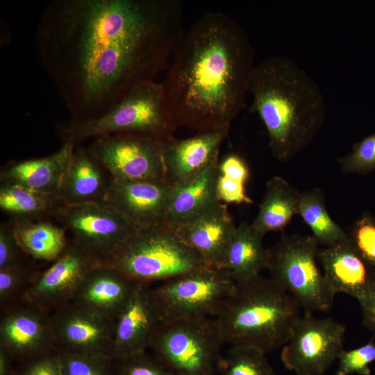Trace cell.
I'll return each instance as SVG.
<instances>
[{
	"instance_id": "1",
	"label": "cell",
	"mask_w": 375,
	"mask_h": 375,
	"mask_svg": "<svg viewBox=\"0 0 375 375\" xmlns=\"http://www.w3.org/2000/svg\"><path fill=\"white\" fill-rule=\"evenodd\" d=\"M183 22L178 0H53L35 44L70 119L87 121L167 68Z\"/></svg>"
},
{
	"instance_id": "2",
	"label": "cell",
	"mask_w": 375,
	"mask_h": 375,
	"mask_svg": "<svg viewBox=\"0 0 375 375\" xmlns=\"http://www.w3.org/2000/svg\"><path fill=\"white\" fill-rule=\"evenodd\" d=\"M246 31L220 12H208L185 31L161 82L176 126L198 133L229 128L244 108L254 64Z\"/></svg>"
},
{
	"instance_id": "3",
	"label": "cell",
	"mask_w": 375,
	"mask_h": 375,
	"mask_svg": "<svg viewBox=\"0 0 375 375\" xmlns=\"http://www.w3.org/2000/svg\"><path fill=\"white\" fill-rule=\"evenodd\" d=\"M251 109L268 134L273 156L288 161L306 148L322 126L326 104L317 83L285 56L255 65L249 82Z\"/></svg>"
},
{
	"instance_id": "4",
	"label": "cell",
	"mask_w": 375,
	"mask_h": 375,
	"mask_svg": "<svg viewBox=\"0 0 375 375\" xmlns=\"http://www.w3.org/2000/svg\"><path fill=\"white\" fill-rule=\"evenodd\" d=\"M300 309L275 281L259 275L235 283L212 317L224 344L267 353L287 343Z\"/></svg>"
},
{
	"instance_id": "5",
	"label": "cell",
	"mask_w": 375,
	"mask_h": 375,
	"mask_svg": "<svg viewBox=\"0 0 375 375\" xmlns=\"http://www.w3.org/2000/svg\"><path fill=\"white\" fill-rule=\"evenodd\" d=\"M176 126L163 94L161 83H142L104 115L90 120L62 122L56 132L63 143L75 146L97 137L133 134L161 141L174 138Z\"/></svg>"
},
{
	"instance_id": "6",
	"label": "cell",
	"mask_w": 375,
	"mask_h": 375,
	"mask_svg": "<svg viewBox=\"0 0 375 375\" xmlns=\"http://www.w3.org/2000/svg\"><path fill=\"white\" fill-rule=\"evenodd\" d=\"M101 262L148 285L210 267L167 224L135 231Z\"/></svg>"
},
{
	"instance_id": "7",
	"label": "cell",
	"mask_w": 375,
	"mask_h": 375,
	"mask_svg": "<svg viewBox=\"0 0 375 375\" xmlns=\"http://www.w3.org/2000/svg\"><path fill=\"white\" fill-rule=\"evenodd\" d=\"M224 344L212 317L162 320L149 344L172 375H215Z\"/></svg>"
},
{
	"instance_id": "8",
	"label": "cell",
	"mask_w": 375,
	"mask_h": 375,
	"mask_svg": "<svg viewBox=\"0 0 375 375\" xmlns=\"http://www.w3.org/2000/svg\"><path fill=\"white\" fill-rule=\"evenodd\" d=\"M318 244L312 235L285 234L267 249L270 278L311 313L330 310L335 296L317 265Z\"/></svg>"
},
{
	"instance_id": "9",
	"label": "cell",
	"mask_w": 375,
	"mask_h": 375,
	"mask_svg": "<svg viewBox=\"0 0 375 375\" xmlns=\"http://www.w3.org/2000/svg\"><path fill=\"white\" fill-rule=\"evenodd\" d=\"M235 284L227 270L208 267L161 282L151 290L162 320L212 317Z\"/></svg>"
},
{
	"instance_id": "10",
	"label": "cell",
	"mask_w": 375,
	"mask_h": 375,
	"mask_svg": "<svg viewBox=\"0 0 375 375\" xmlns=\"http://www.w3.org/2000/svg\"><path fill=\"white\" fill-rule=\"evenodd\" d=\"M346 327L332 318L304 312L283 347L281 358L297 375H322L344 349Z\"/></svg>"
},
{
	"instance_id": "11",
	"label": "cell",
	"mask_w": 375,
	"mask_h": 375,
	"mask_svg": "<svg viewBox=\"0 0 375 375\" xmlns=\"http://www.w3.org/2000/svg\"><path fill=\"white\" fill-rule=\"evenodd\" d=\"M164 141L133 134L102 135L88 147L113 178L167 181Z\"/></svg>"
},
{
	"instance_id": "12",
	"label": "cell",
	"mask_w": 375,
	"mask_h": 375,
	"mask_svg": "<svg viewBox=\"0 0 375 375\" xmlns=\"http://www.w3.org/2000/svg\"><path fill=\"white\" fill-rule=\"evenodd\" d=\"M54 217L78 244L102 262L136 230L106 202L62 204Z\"/></svg>"
},
{
	"instance_id": "13",
	"label": "cell",
	"mask_w": 375,
	"mask_h": 375,
	"mask_svg": "<svg viewBox=\"0 0 375 375\" xmlns=\"http://www.w3.org/2000/svg\"><path fill=\"white\" fill-rule=\"evenodd\" d=\"M51 262L38 272L22 299L49 313L71 303L85 276L101 261L69 240L63 252Z\"/></svg>"
},
{
	"instance_id": "14",
	"label": "cell",
	"mask_w": 375,
	"mask_h": 375,
	"mask_svg": "<svg viewBox=\"0 0 375 375\" xmlns=\"http://www.w3.org/2000/svg\"><path fill=\"white\" fill-rule=\"evenodd\" d=\"M51 318L58 351L110 357L115 320L73 302L51 313Z\"/></svg>"
},
{
	"instance_id": "15",
	"label": "cell",
	"mask_w": 375,
	"mask_h": 375,
	"mask_svg": "<svg viewBox=\"0 0 375 375\" xmlns=\"http://www.w3.org/2000/svg\"><path fill=\"white\" fill-rule=\"evenodd\" d=\"M0 348L24 362L54 349L51 313L22 301L1 311Z\"/></svg>"
},
{
	"instance_id": "16",
	"label": "cell",
	"mask_w": 375,
	"mask_h": 375,
	"mask_svg": "<svg viewBox=\"0 0 375 375\" xmlns=\"http://www.w3.org/2000/svg\"><path fill=\"white\" fill-rule=\"evenodd\" d=\"M172 190L167 181L113 178L106 203L142 230L167 224Z\"/></svg>"
},
{
	"instance_id": "17",
	"label": "cell",
	"mask_w": 375,
	"mask_h": 375,
	"mask_svg": "<svg viewBox=\"0 0 375 375\" xmlns=\"http://www.w3.org/2000/svg\"><path fill=\"white\" fill-rule=\"evenodd\" d=\"M162 320L151 287L138 283L115 319L110 358L118 360L147 351Z\"/></svg>"
},
{
	"instance_id": "18",
	"label": "cell",
	"mask_w": 375,
	"mask_h": 375,
	"mask_svg": "<svg viewBox=\"0 0 375 375\" xmlns=\"http://www.w3.org/2000/svg\"><path fill=\"white\" fill-rule=\"evenodd\" d=\"M228 131L229 128H222L165 141L162 153L167 181L172 185L183 183L218 164L221 146Z\"/></svg>"
},
{
	"instance_id": "19",
	"label": "cell",
	"mask_w": 375,
	"mask_h": 375,
	"mask_svg": "<svg viewBox=\"0 0 375 375\" xmlns=\"http://www.w3.org/2000/svg\"><path fill=\"white\" fill-rule=\"evenodd\" d=\"M137 284L116 268L101 262L85 276L72 302L115 320Z\"/></svg>"
},
{
	"instance_id": "20",
	"label": "cell",
	"mask_w": 375,
	"mask_h": 375,
	"mask_svg": "<svg viewBox=\"0 0 375 375\" xmlns=\"http://www.w3.org/2000/svg\"><path fill=\"white\" fill-rule=\"evenodd\" d=\"M235 228L226 205L220 202L174 231L210 267L222 269L224 256Z\"/></svg>"
},
{
	"instance_id": "21",
	"label": "cell",
	"mask_w": 375,
	"mask_h": 375,
	"mask_svg": "<svg viewBox=\"0 0 375 375\" xmlns=\"http://www.w3.org/2000/svg\"><path fill=\"white\" fill-rule=\"evenodd\" d=\"M324 278L336 294L342 292L361 301L368 292L375 272L369 271L349 236L317 251Z\"/></svg>"
},
{
	"instance_id": "22",
	"label": "cell",
	"mask_w": 375,
	"mask_h": 375,
	"mask_svg": "<svg viewBox=\"0 0 375 375\" xmlns=\"http://www.w3.org/2000/svg\"><path fill=\"white\" fill-rule=\"evenodd\" d=\"M112 179L88 147L76 145L58 194L65 205L106 202Z\"/></svg>"
},
{
	"instance_id": "23",
	"label": "cell",
	"mask_w": 375,
	"mask_h": 375,
	"mask_svg": "<svg viewBox=\"0 0 375 375\" xmlns=\"http://www.w3.org/2000/svg\"><path fill=\"white\" fill-rule=\"evenodd\" d=\"M74 148L63 143L49 156L10 162L1 169L0 183L58 194Z\"/></svg>"
},
{
	"instance_id": "24",
	"label": "cell",
	"mask_w": 375,
	"mask_h": 375,
	"mask_svg": "<svg viewBox=\"0 0 375 375\" xmlns=\"http://www.w3.org/2000/svg\"><path fill=\"white\" fill-rule=\"evenodd\" d=\"M218 165L188 181L172 185L167 215V224L172 229H176L221 202L217 191Z\"/></svg>"
},
{
	"instance_id": "25",
	"label": "cell",
	"mask_w": 375,
	"mask_h": 375,
	"mask_svg": "<svg viewBox=\"0 0 375 375\" xmlns=\"http://www.w3.org/2000/svg\"><path fill=\"white\" fill-rule=\"evenodd\" d=\"M263 237L247 222L236 226L222 265L235 283L251 280L267 268L268 250L263 246Z\"/></svg>"
},
{
	"instance_id": "26",
	"label": "cell",
	"mask_w": 375,
	"mask_h": 375,
	"mask_svg": "<svg viewBox=\"0 0 375 375\" xmlns=\"http://www.w3.org/2000/svg\"><path fill=\"white\" fill-rule=\"evenodd\" d=\"M301 192L280 176L268 181L258 212L251 224L264 236L283 230L298 214Z\"/></svg>"
},
{
	"instance_id": "27",
	"label": "cell",
	"mask_w": 375,
	"mask_h": 375,
	"mask_svg": "<svg viewBox=\"0 0 375 375\" xmlns=\"http://www.w3.org/2000/svg\"><path fill=\"white\" fill-rule=\"evenodd\" d=\"M10 223L22 251L34 260L53 262L69 241L65 228L44 219Z\"/></svg>"
},
{
	"instance_id": "28",
	"label": "cell",
	"mask_w": 375,
	"mask_h": 375,
	"mask_svg": "<svg viewBox=\"0 0 375 375\" xmlns=\"http://www.w3.org/2000/svg\"><path fill=\"white\" fill-rule=\"evenodd\" d=\"M62 204L58 194L0 183V208L11 221L44 219Z\"/></svg>"
},
{
	"instance_id": "29",
	"label": "cell",
	"mask_w": 375,
	"mask_h": 375,
	"mask_svg": "<svg viewBox=\"0 0 375 375\" xmlns=\"http://www.w3.org/2000/svg\"><path fill=\"white\" fill-rule=\"evenodd\" d=\"M298 215L310 227L318 244L329 247L349 238L329 215L323 194L317 188L301 192Z\"/></svg>"
},
{
	"instance_id": "30",
	"label": "cell",
	"mask_w": 375,
	"mask_h": 375,
	"mask_svg": "<svg viewBox=\"0 0 375 375\" xmlns=\"http://www.w3.org/2000/svg\"><path fill=\"white\" fill-rule=\"evenodd\" d=\"M266 353L250 347H231L219 364V375H276Z\"/></svg>"
},
{
	"instance_id": "31",
	"label": "cell",
	"mask_w": 375,
	"mask_h": 375,
	"mask_svg": "<svg viewBox=\"0 0 375 375\" xmlns=\"http://www.w3.org/2000/svg\"><path fill=\"white\" fill-rule=\"evenodd\" d=\"M37 274L26 262L0 269L1 311L22 301Z\"/></svg>"
},
{
	"instance_id": "32",
	"label": "cell",
	"mask_w": 375,
	"mask_h": 375,
	"mask_svg": "<svg viewBox=\"0 0 375 375\" xmlns=\"http://www.w3.org/2000/svg\"><path fill=\"white\" fill-rule=\"evenodd\" d=\"M59 354L62 375H114L112 360L108 356L67 352Z\"/></svg>"
},
{
	"instance_id": "33",
	"label": "cell",
	"mask_w": 375,
	"mask_h": 375,
	"mask_svg": "<svg viewBox=\"0 0 375 375\" xmlns=\"http://www.w3.org/2000/svg\"><path fill=\"white\" fill-rule=\"evenodd\" d=\"M112 365L114 375H172L146 351L112 360Z\"/></svg>"
},
{
	"instance_id": "34",
	"label": "cell",
	"mask_w": 375,
	"mask_h": 375,
	"mask_svg": "<svg viewBox=\"0 0 375 375\" xmlns=\"http://www.w3.org/2000/svg\"><path fill=\"white\" fill-rule=\"evenodd\" d=\"M335 375H370L369 365L375 361V344L371 341L360 347L342 351Z\"/></svg>"
},
{
	"instance_id": "35",
	"label": "cell",
	"mask_w": 375,
	"mask_h": 375,
	"mask_svg": "<svg viewBox=\"0 0 375 375\" xmlns=\"http://www.w3.org/2000/svg\"><path fill=\"white\" fill-rule=\"evenodd\" d=\"M344 172L364 173L375 169V133L365 138L339 160Z\"/></svg>"
},
{
	"instance_id": "36",
	"label": "cell",
	"mask_w": 375,
	"mask_h": 375,
	"mask_svg": "<svg viewBox=\"0 0 375 375\" xmlns=\"http://www.w3.org/2000/svg\"><path fill=\"white\" fill-rule=\"evenodd\" d=\"M15 375H62L59 352L54 349L22 362Z\"/></svg>"
},
{
	"instance_id": "37",
	"label": "cell",
	"mask_w": 375,
	"mask_h": 375,
	"mask_svg": "<svg viewBox=\"0 0 375 375\" xmlns=\"http://www.w3.org/2000/svg\"><path fill=\"white\" fill-rule=\"evenodd\" d=\"M27 256L20 247L10 222L0 226V269L25 262Z\"/></svg>"
},
{
	"instance_id": "38",
	"label": "cell",
	"mask_w": 375,
	"mask_h": 375,
	"mask_svg": "<svg viewBox=\"0 0 375 375\" xmlns=\"http://www.w3.org/2000/svg\"><path fill=\"white\" fill-rule=\"evenodd\" d=\"M349 238L363 259L375 266V223L368 217L362 218Z\"/></svg>"
},
{
	"instance_id": "39",
	"label": "cell",
	"mask_w": 375,
	"mask_h": 375,
	"mask_svg": "<svg viewBox=\"0 0 375 375\" xmlns=\"http://www.w3.org/2000/svg\"><path fill=\"white\" fill-rule=\"evenodd\" d=\"M245 182L218 174L217 191L219 201L226 203L250 204L253 201L246 193Z\"/></svg>"
},
{
	"instance_id": "40",
	"label": "cell",
	"mask_w": 375,
	"mask_h": 375,
	"mask_svg": "<svg viewBox=\"0 0 375 375\" xmlns=\"http://www.w3.org/2000/svg\"><path fill=\"white\" fill-rule=\"evenodd\" d=\"M219 174L247 182L249 169L242 158L237 154L225 156L218 165Z\"/></svg>"
},
{
	"instance_id": "41",
	"label": "cell",
	"mask_w": 375,
	"mask_h": 375,
	"mask_svg": "<svg viewBox=\"0 0 375 375\" xmlns=\"http://www.w3.org/2000/svg\"><path fill=\"white\" fill-rule=\"evenodd\" d=\"M359 303L365 325L375 333V275L368 292Z\"/></svg>"
},
{
	"instance_id": "42",
	"label": "cell",
	"mask_w": 375,
	"mask_h": 375,
	"mask_svg": "<svg viewBox=\"0 0 375 375\" xmlns=\"http://www.w3.org/2000/svg\"><path fill=\"white\" fill-rule=\"evenodd\" d=\"M13 361L9 354L0 348V375H15V371L12 367Z\"/></svg>"
}]
</instances>
